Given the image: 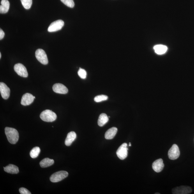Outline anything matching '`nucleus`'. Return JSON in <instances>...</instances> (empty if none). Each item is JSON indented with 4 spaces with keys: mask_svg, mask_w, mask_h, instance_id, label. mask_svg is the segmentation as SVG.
<instances>
[{
    "mask_svg": "<svg viewBox=\"0 0 194 194\" xmlns=\"http://www.w3.org/2000/svg\"><path fill=\"white\" fill-rule=\"evenodd\" d=\"M155 194H160V193H155Z\"/></svg>",
    "mask_w": 194,
    "mask_h": 194,
    "instance_id": "c756f323",
    "label": "nucleus"
},
{
    "mask_svg": "<svg viewBox=\"0 0 194 194\" xmlns=\"http://www.w3.org/2000/svg\"><path fill=\"white\" fill-rule=\"evenodd\" d=\"M108 99V96L104 95H98L96 96L94 99L95 102L97 103L100 102L101 101L107 100Z\"/></svg>",
    "mask_w": 194,
    "mask_h": 194,
    "instance_id": "5701e85b",
    "label": "nucleus"
},
{
    "mask_svg": "<svg viewBox=\"0 0 194 194\" xmlns=\"http://www.w3.org/2000/svg\"><path fill=\"white\" fill-rule=\"evenodd\" d=\"M0 92L2 98L5 100L8 99L10 96V89L4 83H0Z\"/></svg>",
    "mask_w": 194,
    "mask_h": 194,
    "instance_id": "9d476101",
    "label": "nucleus"
},
{
    "mask_svg": "<svg viewBox=\"0 0 194 194\" xmlns=\"http://www.w3.org/2000/svg\"><path fill=\"white\" fill-rule=\"evenodd\" d=\"M54 163V160L53 159L46 158L40 162V165L41 168H44L49 167L53 164Z\"/></svg>",
    "mask_w": 194,
    "mask_h": 194,
    "instance_id": "aec40b11",
    "label": "nucleus"
},
{
    "mask_svg": "<svg viewBox=\"0 0 194 194\" xmlns=\"http://www.w3.org/2000/svg\"><path fill=\"white\" fill-rule=\"evenodd\" d=\"M164 167L162 159H159L154 161L152 165V167L154 171L159 173L161 171Z\"/></svg>",
    "mask_w": 194,
    "mask_h": 194,
    "instance_id": "ddd939ff",
    "label": "nucleus"
},
{
    "mask_svg": "<svg viewBox=\"0 0 194 194\" xmlns=\"http://www.w3.org/2000/svg\"><path fill=\"white\" fill-rule=\"evenodd\" d=\"M19 192L21 194H31V193L26 188H21L19 189Z\"/></svg>",
    "mask_w": 194,
    "mask_h": 194,
    "instance_id": "a878e982",
    "label": "nucleus"
},
{
    "mask_svg": "<svg viewBox=\"0 0 194 194\" xmlns=\"http://www.w3.org/2000/svg\"><path fill=\"white\" fill-rule=\"evenodd\" d=\"M1 56H2L1 53H0V58H1Z\"/></svg>",
    "mask_w": 194,
    "mask_h": 194,
    "instance_id": "cd10ccee",
    "label": "nucleus"
},
{
    "mask_svg": "<svg viewBox=\"0 0 194 194\" xmlns=\"http://www.w3.org/2000/svg\"><path fill=\"white\" fill-rule=\"evenodd\" d=\"M154 49L157 54L162 55L167 52L168 48L164 45H157L154 46Z\"/></svg>",
    "mask_w": 194,
    "mask_h": 194,
    "instance_id": "a211bd4d",
    "label": "nucleus"
},
{
    "mask_svg": "<svg viewBox=\"0 0 194 194\" xmlns=\"http://www.w3.org/2000/svg\"><path fill=\"white\" fill-rule=\"evenodd\" d=\"M34 96L31 94L26 93L23 95L21 100V105L24 106H27L30 105L33 103L34 99Z\"/></svg>",
    "mask_w": 194,
    "mask_h": 194,
    "instance_id": "f8f14e48",
    "label": "nucleus"
},
{
    "mask_svg": "<svg viewBox=\"0 0 194 194\" xmlns=\"http://www.w3.org/2000/svg\"><path fill=\"white\" fill-rule=\"evenodd\" d=\"M10 2L8 0H2L0 6V13L2 14L7 13L10 8Z\"/></svg>",
    "mask_w": 194,
    "mask_h": 194,
    "instance_id": "dca6fc26",
    "label": "nucleus"
},
{
    "mask_svg": "<svg viewBox=\"0 0 194 194\" xmlns=\"http://www.w3.org/2000/svg\"><path fill=\"white\" fill-rule=\"evenodd\" d=\"M64 22L62 20H58L52 23L48 27V30L49 32L57 31L61 30L64 26Z\"/></svg>",
    "mask_w": 194,
    "mask_h": 194,
    "instance_id": "1a4fd4ad",
    "label": "nucleus"
},
{
    "mask_svg": "<svg viewBox=\"0 0 194 194\" xmlns=\"http://www.w3.org/2000/svg\"><path fill=\"white\" fill-rule=\"evenodd\" d=\"M5 132L7 138L9 142L15 144L19 139V133L16 129L6 127L5 128Z\"/></svg>",
    "mask_w": 194,
    "mask_h": 194,
    "instance_id": "f257e3e1",
    "label": "nucleus"
},
{
    "mask_svg": "<svg viewBox=\"0 0 194 194\" xmlns=\"http://www.w3.org/2000/svg\"><path fill=\"white\" fill-rule=\"evenodd\" d=\"M68 173L65 171H60L54 173L50 177V181L55 183L62 181L68 176Z\"/></svg>",
    "mask_w": 194,
    "mask_h": 194,
    "instance_id": "7ed1b4c3",
    "label": "nucleus"
},
{
    "mask_svg": "<svg viewBox=\"0 0 194 194\" xmlns=\"http://www.w3.org/2000/svg\"><path fill=\"white\" fill-rule=\"evenodd\" d=\"M40 152V149L38 147H35L32 149L30 152V155L32 158H36L38 156Z\"/></svg>",
    "mask_w": 194,
    "mask_h": 194,
    "instance_id": "412c9836",
    "label": "nucleus"
},
{
    "mask_svg": "<svg viewBox=\"0 0 194 194\" xmlns=\"http://www.w3.org/2000/svg\"><path fill=\"white\" fill-rule=\"evenodd\" d=\"M4 171L12 174H17L19 172V168L14 165L9 164L4 168Z\"/></svg>",
    "mask_w": 194,
    "mask_h": 194,
    "instance_id": "2eb2a0df",
    "label": "nucleus"
},
{
    "mask_svg": "<svg viewBox=\"0 0 194 194\" xmlns=\"http://www.w3.org/2000/svg\"><path fill=\"white\" fill-rule=\"evenodd\" d=\"M34 99H35V96H34Z\"/></svg>",
    "mask_w": 194,
    "mask_h": 194,
    "instance_id": "7c9ffc66",
    "label": "nucleus"
},
{
    "mask_svg": "<svg viewBox=\"0 0 194 194\" xmlns=\"http://www.w3.org/2000/svg\"><path fill=\"white\" fill-rule=\"evenodd\" d=\"M78 74L82 79H85L86 77L87 72L84 69L80 68L78 72Z\"/></svg>",
    "mask_w": 194,
    "mask_h": 194,
    "instance_id": "393cba45",
    "label": "nucleus"
},
{
    "mask_svg": "<svg viewBox=\"0 0 194 194\" xmlns=\"http://www.w3.org/2000/svg\"><path fill=\"white\" fill-rule=\"evenodd\" d=\"M128 150L127 144L124 143L119 147L117 151V156L121 160H124L128 156Z\"/></svg>",
    "mask_w": 194,
    "mask_h": 194,
    "instance_id": "20e7f679",
    "label": "nucleus"
},
{
    "mask_svg": "<svg viewBox=\"0 0 194 194\" xmlns=\"http://www.w3.org/2000/svg\"><path fill=\"white\" fill-rule=\"evenodd\" d=\"M35 56L38 61L44 65L48 64V61L47 54L43 50L39 48L36 50Z\"/></svg>",
    "mask_w": 194,
    "mask_h": 194,
    "instance_id": "39448f33",
    "label": "nucleus"
},
{
    "mask_svg": "<svg viewBox=\"0 0 194 194\" xmlns=\"http://www.w3.org/2000/svg\"><path fill=\"white\" fill-rule=\"evenodd\" d=\"M40 118L43 121L46 122H53L57 119V115L52 110H46L41 112Z\"/></svg>",
    "mask_w": 194,
    "mask_h": 194,
    "instance_id": "f03ea898",
    "label": "nucleus"
},
{
    "mask_svg": "<svg viewBox=\"0 0 194 194\" xmlns=\"http://www.w3.org/2000/svg\"><path fill=\"white\" fill-rule=\"evenodd\" d=\"M129 146H131V143H129Z\"/></svg>",
    "mask_w": 194,
    "mask_h": 194,
    "instance_id": "c85d7f7f",
    "label": "nucleus"
},
{
    "mask_svg": "<svg viewBox=\"0 0 194 194\" xmlns=\"http://www.w3.org/2000/svg\"><path fill=\"white\" fill-rule=\"evenodd\" d=\"M180 152L178 146L176 144L173 145L169 150V158L172 160H175L179 158Z\"/></svg>",
    "mask_w": 194,
    "mask_h": 194,
    "instance_id": "423d86ee",
    "label": "nucleus"
},
{
    "mask_svg": "<svg viewBox=\"0 0 194 194\" xmlns=\"http://www.w3.org/2000/svg\"><path fill=\"white\" fill-rule=\"evenodd\" d=\"M109 121V117L105 113L101 114L99 116L98 120V124L99 126L103 127Z\"/></svg>",
    "mask_w": 194,
    "mask_h": 194,
    "instance_id": "6ab92c4d",
    "label": "nucleus"
},
{
    "mask_svg": "<svg viewBox=\"0 0 194 194\" xmlns=\"http://www.w3.org/2000/svg\"><path fill=\"white\" fill-rule=\"evenodd\" d=\"M4 35H5L4 32L1 29V30H0V40H2V39L3 38Z\"/></svg>",
    "mask_w": 194,
    "mask_h": 194,
    "instance_id": "bb28decb",
    "label": "nucleus"
},
{
    "mask_svg": "<svg viewBox=\"0 0 194 194\" xmlns=\"http://www.w3.org/2000/svg\"><path fill=\"white\" fill-rule=\"evenodd\" d=\"M53 90L55 92L60 94H66L68 92V89L67 87L60 83L55 84L53 86Z\"/></svg>",
    "mask_w": 194,
    "mask_h": 194,
    "instance_id": "9b49d317",
    "label": "nucleus"
},
{
    "mask_svg": "<svg viewBox=\"0 0 194 194\" xmlns=\"http://www.w3.org/2000/svg\"><path fill=\"white\" fill-rule=\"evenodd\" d=\"M77 135L75 132L72 131L69 132L65 141V144L67 146H70L72 144V142L76 139Z\"/></svg>",
    "mask_w": 194,
    "mask_h": 194,
    "instance_id": "4468645a",
    "label": "nucleus"
},
{
    "mask_svg": "<svg viewBox=\"0 0 194 194\" xmlns=\"http://www.w3.org/2000/svg\"><path fill=\"white\" fill-rule=\"evenodd\" d=\"M65 5L70 8H73L75 6V3L73 0H61Z\"/></svg>",
    "mask_w": 194,
    "mask_h": 194,
    "instance_id": "b1692460",
    "label": "nucleus"
},
{
    "mask_svg": "<svg viewBox=\"0 0 194 194\" xmlns=\"http://www.w3.org/2000/svg\"><path fill=\"white\" fill-rule=\"evenodd\" d=\"M117 131V128L116 127H115L109 129L105 133V138L107 140L113 139L116 135Z\"/></svg>",
    "mask_w": 194,
    "mask_h": 194,
    "instance_id": "f3484780",
    "label": "nucleus"
},
{
    "mask_svg": "<svg viewBox=\"0 0 194 194\" xmlns=\"http://www.w3.org/2000/svg\"><path fill=\"white\" fill-rule=\"evenodd\" d=\"M192 192L190 187L181 186L176 187L172 189V192L174 194H188Z\"/></svg>",
    "mask_w": 194,
    "mask_h": 194,
    "instance_id": "6e6552de",
    "label": "nucleus"
},
{
    "mask_svg": "<svg viewBox=\"0 0 194 194\" xmlns=\"http://www.w3.org/2000/svg\"><path fill=\"white\" fill-rule=\"evenodd\" d=\"M21 1L25 8L28 10L31 8L32 4V0H21Z\"/></svg>",
    "mask_w": 194,
    "mask_h": 194,
    "instance_id": "4be33fe9",
    "label": "nucleus"
},
{
    "mask_svg": "<svg viewBox=\"0 0 194 194\" xmlns=\"http://www.w3.org/2000/svg\"><path fill=\"white\" fill-rule=\"evenodd\" d=\"M14 69L17 74L23 77H27L28 76L27 69L25 66L21 63L16 64Z\"/></svg>",
    "mask_w": 194,
    "mask_h": 194,
    "instance_id": "0eeeda50",
    "label": "nucleus"
}]
</instances>
